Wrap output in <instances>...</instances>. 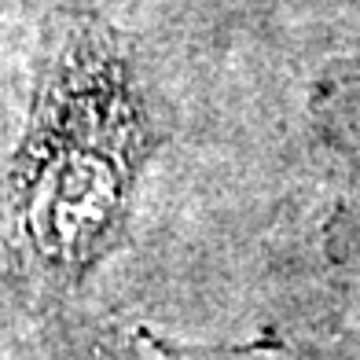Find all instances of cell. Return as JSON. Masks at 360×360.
Listing matches in <instances>:
<instances>
[{
  "label": "cell",
  "instance_id": "cell-3",
  "mask_svg": "<svg viewBox=\"0 0 360 360\" xmlns=\"http://www.w3.org/2000/svg\"><path fill=\"white\" fill-rule=\"evenodd\" d=\"M309 360H360V342L349 346H335V349H305Z\"/></svg>",
  "mask_w": 360,
  "mask_h": 360
},
{
  "label": "cell",
  "instance_id": "cell-1",
  "mask_svg": "<svg viewBox=\"0 0 360 360\" xmlns=\"http://www.w3.org/2000/svg\"><path fill=\"white\" fill-rule=\"evenodd\" d=\"M173 114L100 0L44 15L34 89L0 169V327L70 331L77 298L125 243Z\"/></svg>",
  "mask_w": 360,
  "mask_h": 360
},
{
  "label": "cell",
  "instance_id": "cell-2",
  "mask_svg": "<svg viewBox=\"0 0 360 360\" xmlns=\"http://www.w3.org/2000/svg\"><path fill=\"white\" fill-rule=\"evenodd\" d=\"M92 360H309L305 349L294 353L290 346L272 342H250V346H199V342L158 338L151 331H136L133 338H107L100 335Z\"/></svg>",
  "mask_w": 360,
  "mask_h": 360
}]
</instances>
